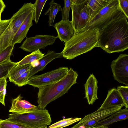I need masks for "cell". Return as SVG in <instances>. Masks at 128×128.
<instances>
[{"label": "cell", "mask_w": 128, "mask_h": 128, "mask_svg": "<svg viewBox=\"0 0 128 128\" xmlns=\"http://www.w3.org/2000/svg\"><path fill=\"white\" fill-rule=\"evenodd\" d=\"M124 14L114 19L99 32L98 47L110 54L128 48V23Z\"/></svg>", "instance_id": "cell-1"}, {"label": "cell", "mask_w": 128, "mask_h": 128, "mask_svg": "<svg viewBox=\"0 0 128 128\" xmlns=\"http://www.w3.org/2000/svg\"><path fill=\"white\" fill-rule=\"evenodd\" d=\"M99 32L94 28L75 32L73 37L64 43L62 56L72 60L98 47Z\"/></svg>", "instance_id": "cell-2"}, {"label": "cell", "mask_w": 128, "mask_h": 128, "mask_svg": "<svg viewBox=\"0 0 128 128\" xmlns=\"http://www.w3.org/2000/svg\"><path fill=\"white\" fill-rule=\"evenodd\" d=\"M78 76L77 72L70 68L66 75L59 81L38 87L37 97L38 108L45 109L49 103L68 92L73 85L77 83Z\"/></svg>", "instance_id": "cell-3"}, {"label": "cell", "mask_w": 128, "mask_h": 128, "mask_svg": "<svg viewBox=\"0 0 128 128\" xmlns=\"http://www.w3.org/2000/svg\"><path fill=\"white\" fill-rule=\"evenodd\" d=\"M6 120L30 128H39L50 125L52 120L48 110L38 108L27 112L9 114Z\"/></svg>", "instance_id": "cell-4"}, {"label": "cell", "mask_w": 128, "mask_h": 128, "mask_svg": "<svg viewBox=\"0 0 128 128\" xmlns=\"http://www.w3.org/2000/svg\"><path fill=\"white\" fill-rule=\"evenodd\" d=\"M123 14L119 6L118 0H112L88 22L82 30L97 28L100 31L112 20Z\"/></svg>", "instance_id": "cell-5"}, {"label": "cell", "mask_w": 128, "mask_h": 128, "mask_svg": "<svg viewBox=\"0 0 128 128\" xmlns=\"http://www.w3.org/2000/svg\"><path fill=\"white\" fill-rule=\"evenodd\" d=\"M72 19L71 21L75 32L83 30L90 19L87 0H71Z\"/></svg>", "instance_id": "cell-6"}, {"label": "cell", "mask_w": 128, "mask_h": 128, "mask_svg": "<svg viewBox=\"0 0 128 128\" xmlns=\"http://www.w3.org/2000/svg\"><path fill=\"white\" fill-rule=\"evenodd\" d=\"M69 70L67 67H60L57 69L30 78L27 84L37 88L54 84L62 78Z\"/></svg>", "instance_id": "cell-7"}, {"label": "cell", "mask_w": 128, "mask_h": 128, "mask_svg": "<svg viewBox=\"0 0 128 128\" xmlns=\"http://www.w3.org/2000/svg\"><path fill=\"white\" fill-rule=\"evenodd\" d=\"M122 105L106 108L98 109L95 112L85 116L72 128H92L95 126L100 120L120 110Z\"/></svg>", "instance_id": "cell-8"}, {"label": "cell", "mask_w": 128, "mask_h": 128, "mask_svg": "<svg viewBox=\"0 0 128 128\" xmlns=\"http://www.w3.org/2000/svg\"><path fill=\"white\" fill-rule=\"evenodd\" d=\"M57 38L56 36L47 35H38L33 37H26L19 48L32 52L40 49H44L46 46L52 45Z\"/></svg>", "instance_id": "cell-9"}, {"label": "cell", "mask_w": 128, "mask_h": 128, "mask_svg": "<svg viewBox=\"0 0 128 128\" xmlns=\"http://www.w3.org/2000/svg\"><path fill=\"white\" fill-rule=\"evenodd\" d=\"M110 66L114 80L128 86V55H120Z\"/></svg>", "instance_id": "cell-10"}, {"label": "cell", "mask_w": 128, "mask_h": 128, "mask_svg": "<svg viewBox=\"0 0 128 128\" xmlns=\"http://www.w3.org/2000/svg\"><path fill=\"white\" fill-rule=\"evenodd\" d=\"M58 34L57 38L64 43L74 36L75 31L71 21L61 20L54 24V26Z\"/></svg>", "instance_id": "cell-11"}, {"label": "cell", "mask_w": 128, "mask_h": 128, "mask_svg": "<svg viewBox=\"0 0 128 128\" xmlns=\"http://www.w3.org/2000/svg\"><path fill=\"white\" fill-rule=\"evenodd\" d=\"M98 81L93 74H91L84 84L85 96L89 104L92 105L98 99L97 94Z\"/></svg>", "instance_id": "cell-12"}, {"label": "cell", "mask_w": 128, "mask_h": 128, "mask_svg": "<svg viewBox=\"0 0 128 128\" xmlns=\"http://www.w3.org/2000/svg\"><path fill=\"white\" fill-rule=\"evenodd\" d=\"M22 98L20 95L12 100V105L9 110V112L22 114L38 108V106L32 105L28 101L22 100Z\"/></svg>", "instance_id": "cell-13"}, {"label": "cell", "mask_w": 128, "mask_h": 128, "mask_svg": "<svg viewBox=\"0 0 128 128\" xmlns=\"http://www.w3.org/2000/svg\"><path fill=\"white\" fill-rule=\"evenodd\" d=\"M62 57V52L56 53L54 51L49 50L47 53L38 61V64L37 66L33 67L30 70L29 78L38 72L43 70L46 66L54 59L61 58Z\"/></svg>", "instance_id": "cell-14"}, {"label": "cell", "mask_w": 128, "mask_h": 128, "mask_svg": "<svg viewBox=\"0 0 128 128\" xmlns=\"http://www.w3.org/2000/svg\"><path fill=\"white\" fill-rule=\"evenodd\" d=\"M34 12L28 15L20 26L12 40L11 45L14 46L16 44L20 43L26 37L30 28L33 25Z\"/></svg>", "instance_id": "cell-15"}, {"label": "cell", "mask_w": 128, "mask_h": 128, "mask_svg": "<svg viewBox=\"0 0 128 128\" xmlns=\"http://www.w3.org/2000/svg\"><path fill=\"white\" fill-rule=\"evenodd\" d=\"M121 105L124 106L123 100L117 89L114 88L108 90L106 98L98 109H105Z\"/></svg>", "instance_id": "cell-16"}, {"label": "cell", "mask_w": 128, "mask_h": 128, "mask_svg": "<svg viewBox=\"0 0 128 128\" xmlns=\"http://www.w3.org/2000/svg\"><path fill=\"white\" fill-rule=\"evenodd\" d=\"M128 118V108H126L124 109H121L100 120L96 126L108 127L109 125L115 122L127 119Z\"/></svg>", "instance_id": "cell-17"}, {"label": "cell", "mask_w": 128, "mask_h": 128, "mask_svg": "<svg viewBox=\"0 0 128 128\" xmlns=\"http://www.w3.org/2000/svg\"><path fill=\"white\" fill-rule=\"evenodd\" d=\"M111 0H87L90 14L89 22L101 10L108 5Z\"/></svg>", "instance_id": "cell-18"}, {"label": "cell", "mask_w": 128, "mask_h": 128, "mask_svg": "<svg viewBox=\"0 0 128 128\" xmlns=\"http://www.w3.org/2000/svg\"><path fill=\"white\" fill-rule=\"evenodd\" d=\"M49 5L50 6L49 8L44 15H48V22L49 26H54V23L56 15L59 11H62V8L60 4L55 2L54 0L51 1Z\"/></svg>", "instance_id": "cell-19"}, {"label": "cell", "mask_w": 128, "mask_h": 128, "mask_svg": "<svg viewBox=\"0 0 128 128\" xmlns=\"http://www.w3.org/2000/svg\"><path fill=\"white\" fill-rule=\"evenodd\" d=\"M33 67L31 64L20 66H14L9 72L7 78L9 81H12L26 72L30 70Z\"/></svg>", "instance_id": "cell-20"}, {"label": "cell", "mask_w": 128, "mask_h": 128, "mask_svg": "<svg viewBox=\"0 0 128 128\" xmlns=\"http://www.w3.org/2000/svg\"><path fill=\"white\" fill-rule=\"evenodd\" d=\"M44 55L40 50L32 52L30 54L25 56L19 62H17V66L31 64L33 62L38 61Z\"/></svg>", "instance_id": "cell-21"}, {"label": "cell", "mask_w": 128, "mask_h": 128, "mask_svg": "<svg viewBox=\"0 0 128 128\" xmlns=\"http://www.w3.org/2000/svg\"><path fill=\"white\" fill-rule=\"evenodd\" d=\"M82 118H72L61 120L52 124L48 128H63L80 120Z\"/></svg>", "instance_id": "cell-22"}, {"label": "cell", "mask_w": 128, "mask_h": 128, "mask_svg": "<svg viewBox=\"0 0 128 128\" xmlns=\"http://www.w3.org/2000/svg\"><path fill=\"white\" fill-rule=\"evenodd\" d=\"M47 0H36L34 4V10L33 20L36 24L38 23L43 7Z\"/></svg>", "instance_id": "cell-23"}, {"label": "cell", "mask_w": 128, "mask_h": 128, "mask_svg": "<svg viewBox=\"0 0 128 128\" xmlns=\"http://www.w3.org/2000/svg\"><path fill=\"white\" fill-rule=\"evenodd\" d=\"M17 62H12L11 60L0 64V78L8 77L10 70L16 66Z\"/></svg>", "instance_id": "cell-24"}, {"label": "cell", "mask_w": 128, "mask_h": 128, "mask_svg": "<svg viewBox=\"0 0 128 128\" xmlns=\"http://www.w3.org/2000/svg\"><path fill=\"white\" fill-rule=\"evenodd\" d=\"M14 45L9 46L0 52V64L10 60V58Z\"/></svg>", "instance_id": "cell-25"}, {"label": "cell", "mask_w": 128, "mask_h": 128, "mask_svg": "<svg viewBox=\"0 0 128 128\" xmlns=\"http://www.w3.org/2000/svg\"><path fill=\"white\" fill-rule=\"evenodd\" d=\"M30 70L22 74L13 80L12 82L19 87L26 85L29 78V76Z\"/></svg>", "instance_id": "cell-26"}, {"label": "cell", "mask_w": 128, "mask_h": 128, "mask_svg": "<svg viewBox=\"0 0 128 128\" xmlns=\"http://www.w3.org/2000/svg\"><path fill=\"white\" fill-rule=\"evenodd\" d=\"M6 77L0 78V102L5 106V98L6 92Z\"/></svg>", "instance_id": "cell-27"}, {"label": "cell", "mask_w": 128, "mask_h": 128, "mask_svg": "<svg viewBox=\"0 0 128 128\" xmlns=\"http://www.w3.org/2000/svg\"><path fill=\"white\" fill-rule=\"evenodd\" d=\"M118 91L122 98L126 108H128V86H117Z\"/></svg>", "instance_id": "cell-28"}, {"label": "cell", "mask_w": 128, "mask_h": 128, "mask_svg": "<svg viewBox=\"0 0 128 128\" xmlns=\"http://www.w3.org/2000/svg\"><path fill=\"white\" fill-rule=\"evenodd\" d=\"M64 7L62 10V20H69V14L71 7L72 2L71 0H64Z\"/></svg>", "instance_id": "cell-29"}, {"label": "cell", "mask_w": 128, "mask_h": 128, "mask_svg": "<svg viewBox=\"0 0 128 128\" xmlns=\"http://www.w3.org/2000/svg\"><path fill=\"white\" fill-rule=\"evenodd\" d=\"M0 128H30L5 120L0 119Z\"/></svg>", "instance_id": "cell-30"}, {"label": "cell", "mask_w": 128, "mask_h": 128, "mask_svg": "<svg viewBox=\"0 0 128 128\" xmlns=\"http://www.w3.org/2000/svg\"><path fill=\"white\" fill-rule=\"evenodd\" d=\"M119 6L126 17L128 19V0H118Z\"/></svg>", "instance_id": "cell-31"}, {"label": "cell", "mask_w": 128, "mask_h": 128, "mask_svg": "<svg viewBox=\"0 0 128 128\" xmlns=\"http://www.w3.org/2000/svg\"><path fill=\"white\" fill-rule=\"evenodd\" d=\"M11 19L0 20V37L9 24Z\"/></svg>", "instance_id": "cell-32"}, {"label": "cell", "mask_w": 128, "mask_h": 128, "mask_svg": "<svg viewBox=\"0 0 128 128\" xmlns=\"http://www.w3.org/2000/svg\"><path fill=\"white\" fill-rule=\"evenodd\" d=\"M6 6V5L3 1L2 0H0V20H1V14Z\"/></svg>", "instance_id": "cell-33"}, {"label": "cell", "mask_w": 128, "mask_h": 128, "mask_svg": "<svg viewBox=\"0 0 128 128\" xmlns=\"http://www.w3.org/2000/svg\"><path fill=\"white\" fill-rule=\"evenodd\" d=\"M107 126H95L92 128H108Z\"/></svg>", "instance_id": "cell-34"}, {"label": "cell", "mask_w": 128, "mask_h": 128, "mask_svg": "<svg viewBox=\"0 0 128 128\" xmlns=\"http://www.w3.org/2000/svg\"><path fill=\"white\" fill-rule=\"evenodd\" d=\"M47 126H44V127L39 128H47Z\"/></svg>", "instance_id": "cell-35"}]
</instances>
